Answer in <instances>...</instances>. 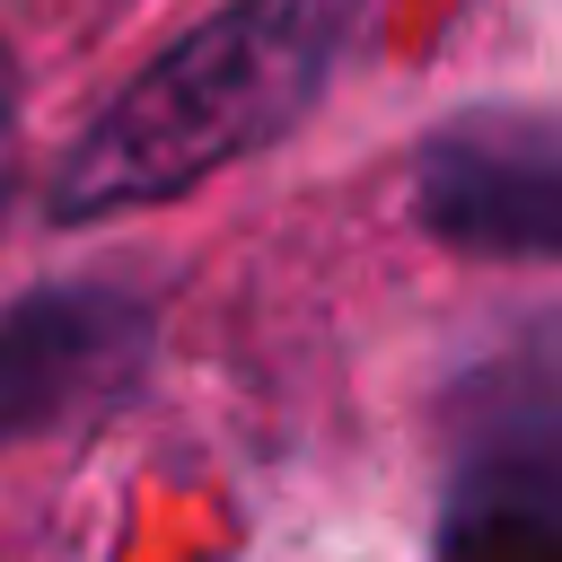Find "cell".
<instances>
[{
	"mask_svg": "<svg viewBox=\"0 0 562 562\" xmlns=\"http://www.w3.org/2000/svg\"><path fill=\"white\" fill-rule=\"evenodd\" d=\"M378 0H228L184 26L53 167V220L158 211L220 167L272 149L342 70Z\"/></svg>",
	"mask_w": 562,
	"mask_h": 562,
	"instance_id": "6da1fadb",
	"label": "cell"
},
{
	"mask_svg": "<svg viewBox=\"0 0 562 562\" xmlns=\"http://www.w3.org/2000/svg\"><path fill=\"white\" fill-rule=\"evenodd\" d=\"M413 211L457 255L544 263L562 246V132L544 105H483L422 140Z\"/></svg>",
	"mask_w": 562,
	"mask_h": 562,
	"instance_id": "7a4b0ae2",
	"label": "cell"
},
{
	"mask_svg": "<svg viewBox=\"0 0 562 562\" xmlns=\"http://www.w3.org/2000/svg\"><path fill=\"white\" fill-rule=\"evenodd\" d=\"M149 369V307L114 281H44L0 299V448L53 439L123 404Z\"/></svg>",
	"mask_w": 562,
	"mask_h": 562,
	"instance_id": "3957f363",
	"label": "cell"
},
{
	"mask_svg": "<svg viewBox=\"0 0 562 562\" xmlns=\"http://www.w3.org/2000/svg\"><path fill=\"white\" fill-rule=\"evenodd\" d=\"M18 114H26V79H18V53L0 35V211H9V176H18Z\"/></svg>",
	"mask_w": 562,
	"mask_h": 562,
	"instance_id": "277c9868",
	"label": "cell"
}]
</instances>
